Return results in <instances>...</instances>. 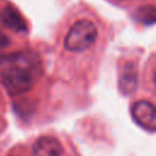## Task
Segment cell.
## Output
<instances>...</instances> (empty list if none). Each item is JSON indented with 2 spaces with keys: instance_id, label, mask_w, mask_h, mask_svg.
<instances>
[{
  "instance_id": "obj_6",
  "label": "cell",
  "mask_w": 156,
  "mask_h": 156,
  "mask_svg": "<svg viewBox=\"0 0 156 156\" xmlns=\"http://www.w3.org/2000/svg\"><path fill=\"white\" fill-rule=\"evenodd\" d=\"M143 85L156 96V52L151 54L146 60L141 72Z\"/></svg>"
},
{
  "instance_id": "obj_7",
  "label": "cell",
  "mask_w": 156,
  "mask_h": 156,
  "mask_svg": "<svg viewBox=\"0 0 156 156\" xmlns=\"http://www.w3.org/2000/svg\"><path fill=\"white\" fill-rule=\"evenodd\" d=\"M7 156H27L26 152H24V149H23V145H17L16 147H13Z\"/></svg>"
},
{
  "instance_id": "obj_1",
  "label": "cell",
  "mask_w": 156,
  "mask_h": 156,
  "mask_svg": "<svg viewBox=\"0 0 156 156\" xmlns=\"http://www.w3.org/2000/svg\"><path fill=\"white\" fill-rule=\"evenodd\" d=\"M108 38L110 28L94 9L84 2L74 5L56 27L57 72L71 80L91 82L96 77Z\"/></svg>"
},
{
  "instance_id": "obj_5",
  "label": "cell",
  "mask_w": 156,
  "mask_h": 156,
  "mask_svg": "<svg viewBox=\"0 0 156 156\" xmlns=\"http://www.w3.org/2000/svg\"><path fill=\"white\" fill-rule=\"evenodd\" d=\"M118 87L128 95L135 91L139 80V56H123L118 60Z\"/></svg>"
},
{
  "instance_id": "obj_3",
  "label": "cell",
  "mask_w": 156,
  "mask_h": 156,
  "mask_svg": "<svg viewBox=\"0 0 156 156\" xmlns=\"http://www.w3.org/2000/svg\"><path fill=\"white\" fill-rule=\"evenodd\" d=\"M27 156H78L73 146L56 133H43L23 145Z\"/></svg>"
},
{
  "instance_id": "obj_4",
  "label": "cell",
  "mask_w": 156,
  "mask_h": 156,
  "mask_svg": "<svg viewBox=\"0 0 156 156\" xmlns=\"http://www.w3.org/2000/svg\"><path fill=\"white\" fill-rule=\"evenodd\" d=\"M134 122L147 132H156V98H136L130 102Z\"/></svg>"
},
{
  "instance_id": "obj_2",
  "label": "cell",
  "mask_w": 156,
  "mask_h": 156,
  "mask_svg": "<svg viewBox=\"0 0 156 156\" xmlns=\"http://www.w3.org/2000/svg\"><path fill=\"white\" fill-rule=\"evenodd\" d=\"M45 66L40 52L27 45L0 58V84L24 116L44 88Z\"/></svg>"
},
{
  "instance_id": "obj_8",
  "label": "cell",
  "mask_w": 156,
  "mask_h": 156,
  "mask_svg": "<svg viewBox=\"0 0 156 156\" xmlns=\"http://www.w3.org/2000/svg\"><path fill=\"white\" fill-rule=\"evenodd\" d=\"M108 1H112V2L118 4V5H123V6H126L127 4L132 2V0H108Z\"/></svg>"
}]
</instances>
